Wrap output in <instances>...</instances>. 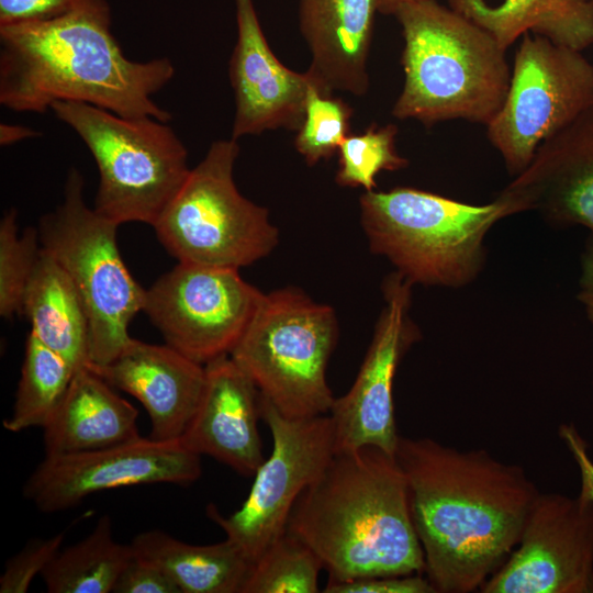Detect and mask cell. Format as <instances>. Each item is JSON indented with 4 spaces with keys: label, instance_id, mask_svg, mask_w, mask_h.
I'll return each instance as SVG.
<instances>
[{
    "label": "cell",
    "instance_id": "16",
    "mask_svg": "<svg viewBox=\"0 0 593 593\" xmlns=\"http://www.w3.org/2000/svg\"><path fill=\"white\" fill-rule=\"evenodd\" d=\"M237 41L230 59L235 114L232 137L267 130H299L307 92L318 82L309 71L286 67L272 53L253 0H235ZM320 83V82H318Z\"/></svg>",
    "mask_w": 593,
    "mask_h": 593
},
{
    "label": "cell",
    "instance_id": "21",
    "mask_svg": "<svg viewBox=\"0 0 593 593\" xmlns=\"http://www.w3.org/2000/svg\"><path fill=\"white\" fill-rule=\"evenodd\" d=\"M137 410L91 368L75 371L43 427L45 455L90 451L141 437Z\"/></svg>",
    "mask_w": 593,
    "mask_h": 593
},
{
    "label": "cell",
    "instance_id": "11",
    "mask_svg": "<svg viewBox=\"0 0 593 593\" xmlns=\"http://www.w3.org/2000/svg\"><path fill=\"white\" fill-rule=\"evenodd\" d=\"M261 418L272 435V451L255 472L243 505L228 516L216 506L206 513L251 566L282 536L302 492L324 471L335 454L329 414L288 418L260 395Z\"/></svg>",
    "mask_w": 593,
    "mask_h": 593
},
{
    "label": "cell",
    "instance_id": "4",
    "mask_svg": "<svg viewBox=\"0 0 593 593\" xmlns=\"http://www.w3.org/2000/svg\"><path fill=\"white\" fill-rule=\"evenodd\" d=\"M404 86L392 114L425 125L466 120L485 126L506 98L505 49L483 27L435 0L403 3Z\"/></svg>",
    "mask_w": 593,
    "mask_h": 593
},
{
    "label": "cell",
    "instance_id": "28",
    "mask_svg": "<svg viewBox=\"0 0 593 593\" xmlns=\"http://www.w3.org/2000/svg\"><path fill=\"white\" fill-rule=\"evenodd\" d=\"M394 124L369 126L363 133L348 135L338 148L336 182L343 187H362L372 191L382 170L394 171L407 166V159L395 148Z\"/></svg>",
    "mask_w": 593,
    "mask_h": 593
},
{
    "label": "cell",
    "instance_id": "19",
    "mask_svg": "<svg viewBox=\"0 0 593 593\" xmlns=\"http://www.w3.org/2000/svg\"><path fill=\"white\" fill-rule=\"evenodd\" d=\"M93 370L142 403L150 419L149 437L164 441L182 437L205 385L204 365L167 344L153 345L135 338L114 360Z\"/></svg>",
    "mask_w": 593,
    "mask_h": 593
},
{
    "label": "cell",
    "instance_id": "15",
    "mask_svg": "<svg viewBox=\"0 0 593 593\" xmlns=\"http://www.w3.org/2000/svg\"><path fill=\"white\" fill-rule=\"evenodd\" d=\"M412 283L398 271L382 286L384 306L373 337L350 390L335 399L329 416L335 452L376 446L394 456L396 432L393 385L398 367L421 337L409 312Z\"/></svg>",
    "mask_w": 593,
    "mask_h": 593
},
{
    "label": "cell",
    "instance_id": "25",
    "mask_svg": "<svg viewBox=\"0 0 593 593\" xmlns=\"http://www.w3.org/2000/svg\"><path fill=\"white\" fill-rule=\"evenodd\" d=\"M134 557L131 544L113 537L110 516H101L82 540L60 549L43 570L49 593H109Z\"/></svg>",
    "mask_w": 593,
    "mask_h": 593
},
{
    "label": "cell",
    "instance_id": "33",
    "mask_svg": "<svg viewBox=\"0 0 593 593\" xmlns=\"http://www.w3.org/2000/svg\"><path fill=\"white\" fill-rule=\"evenodd\" d=\"M114 593H181L172 579L159 567L134 555L122 571Z\"/></svg>",
    "mask_w": 593,
    "mask_h": 593
},
{
    "label": "cell",
    "instance_id": "8",
    "mask_svg": "<svg viewBox=\"0 0 593 593\" xmlns=\"http://www.w3.org/2000/svg\"><path fill=\"white\" fill-rule=\"evenodd\" d=\"M85 180L71 168L63 201L40 219L41 247L71 279L85 307L90 328L91 368L107 366L128 340V325L143 311L146 289L125 266L116 243L114 222L100 215L85 200Z\"/></svg>",
    "mask_w": 593,
    "mask_h": 593
},
{
    "label": "cell",
    "instance_id": "37",
    "mask_svg": "<svg viewBox=\"0 0 593 593\" xmlns=\"http://www.w3.org/2000/svg\"><path fill=\"white\" fill-rule=\"evenodd\" d=\"M38 135V132L27 126L7 123L0 125V144L2 146L11 145L27 138L37 137Z\"/></svg>",
    "mask_w": 593,
    "mask_h": 593
},
{
    "label": "cell",
    "instance_id": "30",
    "mask_svg": "<svg viewBox=\"0 0 593 593\" xmlns=\"http://www.w3.org/2000/svg\"><path fill=\"white\" fill-rule=\"evenodd\" d=\"M41 250L38 232L27 227L18 234L16 210L0 223V315L9 318L23 312L26 286Z\"/></svg>",
    "mask_w": 593,
    "mask_h": 593
},
{
    "label": "cell",
    "instance_id": "27",
    "mask_svg": "<svg viewBox=\"0 0 593 593\" xmlns=\"http://www.w3.org/2000/svg\"><path fill=\"white\" fill-rule=\"evenodd\" d=\"M317 555L286 530L251 566L240 593H316Z\"/></svg>",
    "mask_w": 593,
    "mask_h": 593
},
{
    "label": "cell",
    "instance_id": "12",
    "mask_svg": "<svg viewBox=\"0 0 593 593\" xmlns=\"http://www.w3.org/2000/svg\"><path fill=\"white\" fill-rule=\"evenodd\" d=\"M238 270L179 261L146 289L143 311L190 359L205 366L230 356L265 294Z\"/></svg>",
    "mask_w": 593,
    "mask_h": 593
},
{
    "label": "cell",
    "instance_id": "29",
    "mask_svg": "<svg viewBox=\"0 0 593 593\" xmlns=\"http://www.w3.org/2000/svg\"><path fill=\"white\" fill-rule=\"evenodd\" d=\"M353 108L334 97L318 82L311 86L302 125L296 131L295 149L313 166L332 157L349 135Z\"/></svg>",
    "mask_w": 593,
    "mask_h": 593
},
{
    "label": "cell",
    "instance_id": "36",
    "mask_svg": "<svg viewBox=\"0 0 593 593\" xmlns=\"http://www.w3.org/2000/svg\"><path fill=\"white\" fill-rule=\"evenodd\" d=\"M578 299L584 305L586 316L593 324V232L588 236L581 256Z\"/></svg>",
    "mask_w": 593,
    "mask_h": 593
},
{
    "label": "cell",
    "instance_id": "3",
    "mask_svg": "<svg viewBox=\"0 0 593 593\" xmlns=\"http://www.w3.org/2000/svg\"><path fill=\"white\" fill-rule=\"evenodd\" d=\"M287 532L317 555L328 581L425 572L405 475L376 446L335 452L298 497Z\"/></svg>",
    "mask_w": 593,
    "mask_h": 593
},
{
    "label": "cell",
    "instance_id": "22",
    "mask_svg": "<svg viewBox=\"0 0 593 593\" xmlns=\"http://www.w3.org/2000/svg\"><path fill=\"white\" fill-rule=\"evenodd\" d=\"M449 7L485 31L506 51L526 33L577 51L593 45V0H448Z\"/></svg>",
    "mask_w": 593,
    "mask_h": 593
},
{
    "label": "cell",
    "instance_id": "34",
    "mask_svg": "<svg viewBox=\"0 0 593 593\" xmlns=\"http://www.w3.org/2000/svg\"><path fill=\"white\" fill-rule=\"evenodd\" d=\"M80 0H0V25L45 21L70 11Z\"/></svg>",
    "mask_w": 593,
    "mask_h": 593
},
{
    "label": "cell",
    "instance_id": "38",
    "mask_svg": "<svg viewBox=\"0 0 593 593\" xmlns=\"http://www.w3.org/2000/svg\"><path fill=\"white\" fill-rule=\"evenodd\" d=\"M418 1V0H378L379 2V12L383 14H393L400 5L406 2Z\"/></svg>",
    "mask_w": 593,
    "mask_h": 593
},
{
    "label": "cell",
    "instance_id": "2",
    "mask_svg": "<svg viewBox=\"0 0 593 593\" xmlns=\"http://www.w3.org/2000/svg\"><path fill=\"white\" fill-rule=\"evenodd\" d=\"M111 22L108 0H80L51 20L0 25V103L43 113L57 101H76L169 122L153 97L175 76L172 61L127 58Z\"/></svg>",
    "mask_w": 593,
    "mask_h": 593
},
{
    "label": "cell",
    "instance_id": "26",
    "mask_svg": "<svg viewBox=\"0 0 593 593\" xmlns=\"http://www.w3.org/2000/svg\"><path fill=\"white\" fill-rule=\"evenodd\" d=\"M74 373L68 361L30 333L12 413L3 421V427L12 433L43 428L63 400Z\"/></svg>",
    "mask_w": 593,
    "mask_h": 593
},
{
    "label": "cell",
    "instance_id": "7",
    "mask_svg": "<svg viewBox=\"0 0 593 593\" xmlns=\"http://www.w3.org/2000/svg\"><path fill=\"white\" fill-rule=\"evenodd\" d=\"M337 336L329 305L282 288L264 294L230 357L280 414L316 417L329 414L335 401L326 368Z\"/></svg>",
    "mask_w": 593,
    "mask_h": 593
},
{
    "label": "cell",
    "instance_id": "5",
    "mask_svg": "<svg viewBox=\"0 0 593 593\" xmlns=\"http://www.w3.org/2000/svg\"><path fill=\"white\" fill-rule=\"evenodd\" d=\"M361 225L373 254L384 256L412 284L459 288L481 271L484 238L516 214L502 197L473 205L415 188L365 191Z\"/></svg>",
    "mask_w": 593,
    "mask_h": 593
},
{
    "label": "cell",
    "instance_id": "14",
    "mask_svg": "<svg viewBox=\"0 0 593 593\" xmlns=\"http://www.w3.org/2000/svg\"><path fill=\"white\" fill-rule=\"evenodd\" d=\"M482 593H593V501L539 493L521 539Z\"/></svg>",
    "mask_w": 593,
    "mask_h": 593
},
{
    "label": "cell",
    "instance_id": "10",
    "mask_svg": "<svg viewBox=\"0 0 593 593\" xmlns=\"http://www.w3.org/2000/svg\"><path fill=\"white\" fill-rule=\"evenodd\" d=\"M593 104V64L581 51L526 33L511 68L506 98L486 125L488 137L512 175L539 146Z\"/></svg>",
    "mask_w": 593,
    "mask_h": 593
},
{
    "label": "cell",
    "instance_id": "23",
    "mask_svg": "<svg viewBox=\"0 0 593 593\" xmlns=\"http://www.w3.org/2000/svg\"><path fill=\"white\" fill-rule=\"evenodd\" d=\"M23 313L31 334L70 363L91 368L89 321L64 268L42 247L26 286Z\"/></svg>",
    "mask_w": 593,
    "mask_h": 593
},
{
    "label": "cell",
    "instance_id": "32",
    "mask_svg": "<svg viewBox=\"0 0 593 593\" xmlns=\"http://www.w3.org/2000/svg\"><path fill=\"white\" fill-rule=\"evenodd\" d=\"M325 593H436L422 573L328 581Z\"/></svg>",
    "mask_w": 593,
    "mask_h": 593
},
{
    "label": "cell",
    "instance_id": "17",
    "mask_svg": "<svg viewBox=\"0 0 593 593\" xmlns=\"http://www.w3.org/2000/svg\"><path fill=\"white\" fill-rule=\"evenodd\" d=\"M500 194L517 213L535 210L555 225L593 232V104L545 141Z\"/></svg>",
    "mask_w": 593,
    "mask_h": 593
},
{
    "label": "cell",
    "instance_id": "6",
    "mask_svg": "<svg viewBox=\"0 0 593 593\" xmlns=\"http://www.w3.org/2000/svg\"><path fill=\"white\" fill-rule=\"evenodd\" d=\"M51 110L77 133L97 164L93 209L119 226H153L191 170L186 146L168 122L125 118L76 101H57Z\"/></svg>",
    "mask_w": 593,
    "mask_h": 593
},
{
    "label": "cell",
    "instance_id": "31",
    "mask_svg": "<svg viewBox=\"0 0 593 593\" xmlns=\"http://www.w3.org/2000/svg\"><path fill=\"white\" fill-rule=\"evenodd\" d=\"M63 540L61 533L47 539H34L11 557L0 577V592L25 593L33 579L42 573L58 553Z\"/></svg>",
    "mask_w": 593,
    "mask_h": 593
},
{
    "label": "cell",
    "instance_id": "1",
    "mask_svg": "<svg viewBox=\"0 0 593 593\" xmlns=\"http://www.w3.org/2000/svg\"><path fill=\"white\" fill-rule=\"evenodd\" d=\"M394 457L435 592L480 590L517 546L540 493L535 482L484 449L428 437L400 436Z\"/></svg>",
    "mask_w": 593,
    "mask_h": 593
},
{
    "label": "cell",
    "instance_id": "18",
    "mask_svg": "<svg viewBox=\"0 0 593 593\" xmlns=\"http://www.w3.org/2000/svg\"><path fill=\"white\" fill-rule=\"evenodd\" d=\"M259 417L258 388L230 356H224L205 365L204 390L180 441L242 475H254L265 460Z\"/></svg>",
    "mask_w": 593,
    "mask_h": 593
},
{
    "label": "cell",
    "instance_id": "9",
    "mask_svg": "<svg viewBox=\"0 0 593 593\" xmlns=\"http://www.w3.org/2000/svg\"><path fill=\"white\" fill-rule=\"evenodd\" d=\"M238 153L233 138L212 143L153 225L178 261L239 269L267 257L279 244L268 210L236 187Z\"/></svg>",
    "mask_w": 593,
    "mask_h": 593
},
{
    "label": "cell",
    "instance_id": "24",
    "mask_svg": "<svg viewBox=\"0 0 593 593\" xmlns=\"http://www.w3.org/2000/svg\"><path fill=\"white\" fill-rule=\"evenodd\" d=\"M134 555L164 570L181 593H240L251 569L243 551L230 539L192 545L158 530L137 534Z\"/></svg>",
    "mask_w": 593,
    "mask_h": 593
},
{
    "label": "cell",
    "instance_id": "20",
    "mask_svg": "<svg viewBox=\"0 0 593 593\" xmlns=\"http://www.w3.org/2000/svg\"><path fill=\"white\" fill-rule=\"evenodd\" d=\"M377 12L378 0H300V29L312 54L307 71L327 91H368Z\"/></svg>",
    "mask_w": 593,
    "mask_h": 593
},
{
    "label": "cell",
    "instance_id": "35",
    "mask_svg": "<svg viewBox=\"0 0 593 593\" xmlns=\"http://www.w3.org/2000/svg\"><path fill=\"white\" fill-rule=\"evenodd\" d=\"M559 436L570 451L580 472L581 483L578 495L593 501V460L590 457L586 441L571 423L560 425Z\"/></svg>",
    "mask_w": 593,
    "mask_h": 593
},
{
    "label": "cell",
    "instance_id": "13",
    "mask_svg": "<svg viewBox=\"0 0 593 593\" xmlns=\"http://www.w3.org/2000/svg\"><path fill=\"white\" fill-rule=\"evenodd\" d=\"M201 472V456L180 439L138 437L90 451L45 455L22 492L38 511L55 513L97 492L141 484H190Z\"/></svg>",
    "mask_w": 593,
    "mask_h": 593
}]
</instances>
